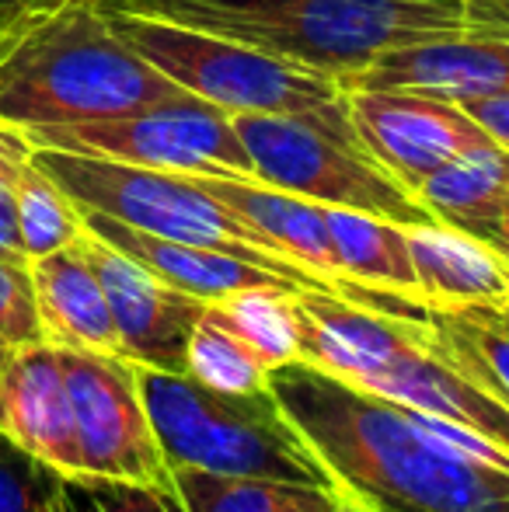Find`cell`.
<instances>
[{
  "mask_svg": "<svg viewBox=\"0 0 509 512\" xmlns=\"http://www.w3.org/2000/svg\"><path fill=\"white\" fill-rule=\"evenodd\" d=\"M269 391L370 512H509V453L478 432L293 359Z\"/></svg>",
  "mask_w": 509,
  "mask_h": 512,
  "instance_id": "6da1fadb",
  "label": "cell"
},
{
  "mask_svg": "<svg viewBox=\"0 0 509 512\" xmlns=\"http://www.w3.org/2000/svg\"><path fill=\"white\" fill-rule=\"evenodd\" d=\"M178 98L189 91L133 53L95 0H35L0 25V122L18 133Z\"/></svg>",
  "mask_w": 509,
  "mask_h": 512,
  "instance_id": "7a4b0ae2",
  "label": "cell"
},
{
  "mask_svg": "<svg viewBox=\"0 0 509 512\" xmlns=\"http://www.w3.org/2000/svg\"><path fill=\"white\" fill-rule=\"evenodd\" d=\"M265 49L335 81L422 39L464 32L461 0H98Z\"/></svg>",
  "mask_w": 509,
  "mask_h": 512,
  "instance_id": "3957f363",
  "label": "cell"
},
{
  "mask_svg": "<svg viewBox=\"0 0 509 512\" xmlns=\"http://www.w3.org/2000/svg\"><path fill=\"white\" fill-rule=\"evenodd\" d=\"M293 310L300 359L363 391L447 418L509 453V408L450 363L426 317L384 314L325 290H297Z\"/></svg>",
  "mask_w": 509,
  "mask_h": 512,
  "instance_id": "277c9868",
  "label": "cell"
},
{
  "mask_svg": "<svg viewBox=\"0 0 509 512\" xmlns=\"http://www.w3.org/2000/svg\"><path fill=\"white\" fill-rule=\"evenodd\" d=\"M157 443L171 467L234 478L311 485L342 495L339 481L272 391L231 394L189 377L136 366Z\"/></svg>",
  "mask_w": 509,
  "mask_h": 512,
  "instance_id": "5b68a950",
  "label": "cell"
},
{
  "mask_svg": "<svg viewBox=\"0 0 509 512\" xmlns=\"http://www.w3.org/2000/svg\"><path fill=\"white\" fill-rule=\"evenodd\" d=\"M98 7L133 53L154 63L189 95L224 108L227 115H297L335 140L360 147L346 112V91L335 77L178 21L109 4Z\"/></svg>",
  "mask_w": 509,
  "mask_h": 512,
  "instance_id": "8992f818",
  "label": "cell"
},
{
  "mask_svg": "<svg viewBox=\"0 0 509 512\" xmlns=\"http://www.w3.org/2000/svg\"><path fill=\"white\" fill-rule=\"evenodd\" d=\"M32 157L74 199L77 209L105 213L119 223H129V227L157 237H171V241L227 251V255L255 262L276 276H286L304 290L332 293L314 272L286 258L269 237L248 227L224 203H217L192 175L105 161V157L88 154H67V150L32 147Z\"/></svg>",
  "mask_w": 509,
  "mask_h": 512,
  "instance_id": "52a82bcc",
  "label": "cell"
},
{
  "mask_svg": "<svg viewBox=\"0 0 509 512\" xmlns=\"http://www.w3.org/2000/svg\"><path fill=\"white\" fill-rule=\"evenodd\" d=\"M245 154L252 161V178L272 189L293 192L318 206L356 209L384 220L433 223V213L381 164H374L360 147L328 136L314 122L297 115H231Z\"/></svg>",
  "mask_w": 509,
  "mask_h": 512,
  "instance_id": "ba28073f",
  "label": "cell"
},
{
  "mask_svg": "<svg viewBox=\"0 0 509 512\" xmlns=\"http://www.w3.org/2000/svg\"><path fill=\"white\" fill-rule=\"evenodd\" d=\"M21 136L35 150H67V154L140 164V168L178 171V175L252 178V161L234 129V119L224 108L196 95L116 119L21 129Z\"/></svg>",
  "mask_w": 509,
  "mask_h": 512,
  "instance_id": "9c48e42d",
  "label": "cell"
},
{
  "mask_svg": "<svg viewBox=\"0 0 509 512\" xmlns=\"http://www.w3.org/2000/svg\"><path fill=\"white\" fill-rule=\"evenodd\" d=\"M74 405L81 474L175 488L171 464L157 443L140 373L126 356L60 349Z\"/></svg>",
  "mask_w": 509,
  "mask_h": 512,
  "instance_id": "30bf717a",
  "label": "cell"
},
{
  "mask_svg": "<svg viewBox=\"0 0 509 512\" xmlns=\"http://www.w3.org/2000/svg\"><path fill=\"white\" fill-rule=\"evenodd\" d=\"M356 143L415 196L443 164L482 150L492 136L457 102L398 88H342Z\"/></svg>",
  "mask_w": 509,
  "mask_h": 512,
  "instance_id": "8fae6325",
  "label": "cell"
},
{
  "mask_svg": "<svg viewBox=\"0 0 509 512\" xmlns=\"http://www.w3.org/2000/svg\"><path fill=\"white\" fill-rule=\"evenodd\" d=\"M81 248L105 286L123 356L147 370L185 373L192 331L203 317L206 300L168 286L140 262L95 237L88 227L81 234Z\"/></svg>",
  "mask_w": 509,
  "mask_h": 512,
  "instance_id": "7c38bea8",
  "label": "cell"
},
{
  "mask_svg": "<svg viewBox=\"0 0 509 512\" xmlns=\"http://www.w3.org/2000/svg\"><path fill=\"white\" fill-rule=\"evenodd\" d=\"M339 88H398L443 102L509 95V35L464 28L384 53L370 67L342 77Z\"/></svg>",
  "mask_w": 509,
  "mask_h": 512,
  "instance_id": "4fadbf2b",
  "label": "cell"
},
{
  "mask_svg": "<svg viewBox=\"0 0 509 512\" xmlns=\"http://www.w3.org/2000/svg\"><path fill=\"white\" fill-rule=\"evenodd\" d=\"M0 436L60 474H81L74 405L56 345L0 352Z\"/></svg>",
  "mask_w": 509,
  "mask_h": 512,
  "instance_id": "5bb4252c",
  "label": "cell"
},
{
  "mask_svg": "<svg viewBox=\"0 0 509 512\" xmlns=\"http://www.w3.org/2000/svg\"><path fill=\"white\" fill-rule=\"evenodd\" d=\"M81 220L91 234L102 237L105 244L123 251L133 262H140L157 279L189 293V297L206 300V304H217V300H227L245 290H304V286L290 283L286 276H276V272L245 262L238 255H227V251L147 234V230H136L105 213H91V209H81Z\"/></svg>",
  "mask_w": 509,
  "mask_h": 512,
  "instance_id": "9a60e30c",
  "label": "cell"
},
{
  "mask_svg": "<svg viewBox=\"0 0 509 512\" xmlns=\"http://www.w3.org/2000/svg\"><path fill=\"white\" fill-rule=\"evenodd\" d=\"M32 272L35 307H39L42 335L56 349L70 352H109L123 356L116 317H112L105 286L98 279L81 241L42 255L28 265Z\"/></svg>",
  "mask_w": 509,
  "mask_h": 512,
  "instance_id": "2e32d148",
  "label": "cell"
},
{
  "mask_svg": "<svg viewBox=\"0 0 509 512\" xmlns=\"http://www.w3.org/2000/svg\"><path fill=\"white\" fill-rule=\"evenodd\" d=\"M405 234L419 279V300L426 307L509 300V269L485 241L436 220L405 227Z\"/></svg>",
  "mask_w": 509,
  "mask_h": 512,
  "instance_id": "e0dca14e",
  "label": "cell"
},
{
  "mask_svg": "<svg viewBox=\"0 0 509 512\" xmlns=\"http://www.w3.org/2000/svg\"><path fill=\"white\" fill-rule=\"evenodd\" d=\"M415 199L433 213L436 223L492 244V234L509 209V150L489 143L443 164L415 189Z\"/></svg>",
  "mask_w": 509,
  "mask_h": 512,
  "instance_id": "ac0fdd59",
  "label": "cell"
},
{
  "mask_svg": "<svg viewBox=\"0 0 509 512\" xmlns=\"http://www.w3.org/2000/svg\"><path fill=\"white\" fill-rule=\"evenodd\" d=\"M325 220L342 276L367 290L419 300V279H415L405 223L332 206H325Z\"/></svg>",
  "mask_w": 509,
  "mask_h": 512,
  "instance_id": "d6986e66",
  "label": "cell"
},
{
  "mask_svg": "<svg viewBox=\"0 0 509 512\" xmlns=\"http://www.w3.org/2000/svg\"><path fill=\"white\" fill-rule=\"evenodd\" d=\"M429 331L447 359L492 401L509 408V300L429 307Z\"/></svg>",
  "mask_w": 509,
  "mask_h": 512,
  "instance_id": "ffe728a7",
  "label": "cell"
},
{
  "mask_svg": "<svg viewBox=\"0 0 509 512\" xmlns=\"http://www.w3.org/2000/svg\"><path fill=\"white\" fill-rule=\"evenodd\" d=\"M171 481L189 512H321L335 499H346L311 485L234 478V474H213L199 467H171Z\"/></svg>",
  "mask_w": 509,
  "mask_h": 512,
  "instance_id": "44dd1931",
  "label": "cell"
},
{
  "mask_svg": "<svg viewBox=\"0 0 509 512\" xmlns=\"http://www.w3.org/2000/svg\"><path fill=\"white\" fill-rule=\"evenodd\" d=\"M185 373L231 394H252L269 387V366L255 356L252 345L224 321V314L213 304H206L192 331Z\"/></svg>",
  "mask_w": 509,
  "mask_h": 512,
  "instance_id": "7402d4cb",
  "label": "cell"
},
{
  "mask_svg": "<svg viewBox=\"0 0 509 512\" xmlns=\"http://www.w3.org/2000/svg\"><path fill=\"white\" fill-rule=\"evenodd\" d=\"M18 234L28 265L42 255L70 248L84 234L81 209L35 164V157H28L18 175Z\"/></svg>",
  "mask_w": 509,
  "mask_h": 512,
  "instance_id": "603a6c76",
  "label": "cell"
},
{
  "mask_svg": "<svg viewBox=\"0 0 509 512\" xmlns=\"http://www.w3.org/2000/svg\"><path fill=\"white\" fill-rule=\"evenodd\" d=\"M297 290H245L227 300H217L224 321L245 338L269 370L300 359V328L293 310Z\"/></svg>",
  "mask_w": 509,
  "mask_h": 512,
  "instance_id": "cb8c5ba5",
  "label": "cell"
},
{
  "mask_svg": "<svg viewBox=\"0 0 509 512\" xmlns=\"http://www.w3.org/2000/svg\"><path fill=\"white\" fill-rule=\"evenodd\" d=\"M63 474L0 436V512H63Z\"/></svg>",
  "mask_w": 509,
  "mask_h": 512,
  "instance_id": "d4e9b609",
  "label": "cell"
},
{
  "mask_svg": "<svg viewBox=\"0 0 509 512\" xmlns=\"http://www.w3.org/2000/svg\"><path fill=\"white\" fill-rule=\"evenodd\" d=\"M32 342H46L39 307H35L32 272L28 265L0 258V352Z\"/></svg>",
  "mask_w": 509,
  "mask_h": 512,
  "instance_id": "484cf974",
  "label": "cell"
},
{
  "mask_svg": "<svg viewBox=\"0 0 509 512\" xmlns=\"http://www.w3.org/2000/svg\"><path fill=\"white\" fill-rule=\"evenodd\" d=\"M28 157L32 143L0 122V258L14 265H28L18 234V175Z\"/></svg>",
  "mask_w": 509,
  "mask_h": 512,
  "instance_id": "4316f807",
  "label": "cell"
},
{
  "mask_svg": "<svg viewBox=\"0 0 509 512\" xmlns=\"http://www.w3.org/2000/svg\"><path fill=\"white\" fill-rule=\"evenodd\" d=\"M60 506L63 512H150L147 485L95 474H63Z\"/></svg>",
  "mask_w": 509,
  "mask_h": 512,
  "instance_id": "83f0119b",
  "label": "cell"
},
{
  "mask_svg": "<svg viewBox=\"0 0 509 512\" xmlns=\"http://www.w3.org/2000/svg\"><path fill=\"white\" fill-rule=\"evenodd\" d=\"M461 108L492 136V143L509 150V95L475 98V102H461Z\"/></svg>",
  "mask_w": 509,
  "mask_h": 512,
  "instance_id": "f1b7e54d",
  "label": "cell"
},
{
  "mask_svg": "<svg viewBox=\"0 0 509 512\" xmlns=\"http://www.w3.org/2000/svg\"><path fill=\"white\" fill-rule=\"evenodd\" d=\"M464 25L478 32L509 35V0H461Z\"/></svg>",
  "mask_w": 509,
  "mask_h": 512,
  "instance_id": "f546056e",
  "label": "cell"
},
{
  "mask_svg": "<svg viewBox=\"0 0 509 512\" xmlns=\"http://www.w3.org/2000/svg\"><path fill=\"white\" fill-rule=\"evenodd\" d=\"M147 509L150 512H189L182 506L175 488H154V485H147Z\"/></svg>",
  "mask_w": 509,
  "mask_h": 512,
  "instance_id": "4dcf8cb0",
  "label": "cell"
},
{
  "mask_svg": "<svg viewBox=\"0 0 509 512\" xmlns=\"http://www.w3.org/2000/svg\"><path fill=\"white\" fill-rule=\"evenodd\" d=\"M492 251H496L499 258L506 262V269H509V209L503 213V220H499V227H496V234H492V244H489Z\"/></svg>",
  "mask_w": 509,
  "mask_h": 512,
  "instance_id": "1f68e13d",
  "label": "cell"
},
{
  "mask_svg": "<svg viewBox=\"0 0 509 512\" xmlns=\"http://www.w3.org/2000/svg\"><path fill=\"white\" fill-rule=\"evenodd\" d=\"M321 512H370L367 506H360V502H353V499H335L328 509H321Z\"/></svg>",
  "mask_w": 509,
  "mask_h": 512,
  "instance_id": "d6a6232c",
  "label": "cell"
}]
</instances>
